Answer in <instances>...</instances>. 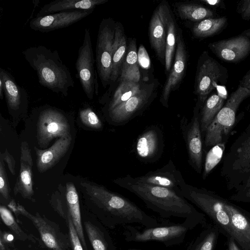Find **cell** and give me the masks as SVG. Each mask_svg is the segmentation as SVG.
<instances>
[{"label":"cell","mask_w":250,"mask_h":250,"mask_svg":"<svg viewBox=\"0 0 250 250\" xmlns=\"http://www.w3.org/2000/svg\"><path fill=\"white\" fill-rule=\"evenodd\" d=\"M235 158L233 165L234 169L242 173H246L250 167V136L236 150Z\"/></svg>","instance_id":"34"},{"label":"cell","mask_w":250,"mask_h":250,"mask_svg":"<svg viewBox=\"0 0 250 250\" xmlns=\"http://www.w3.org/2000/svg\"><path fill=\"white\" fill-rule=\"evenodd\" d=\"M250 96V90L239 86L224 104L206 131L205 145L206 147L223 143L232 127L235 120L236 112L240 104Z\"/></svg>","instance_id":"5"},{"label":"cell","mask_w":250,"mask_h":250,"mask_svg":"<svg viewBox=\"0 0 250 250\" xmlns=\"http://www.w3.org/2000/svg\"><path fill=\"white\" fill-rule=\"evenodd\" d=\"M196 222L185 220L182 223L159 224L155 227H145L140 230L137 228L125 225L123 235L128 242H147L157 241L166 247L182 244L188 233L195 226Z\"/></svg>","instance_id":"4"},{"label":"cell","mask_w":250,"mask_h":250,"mask_svg":"<svg viewBox=\"0 0 250 250\" xmlns=\"http://www.w3.org/2000/svg\"><path fill=\"white\" fill-rule=\"evenodd\" d=\"M134 178L139 182L169 188L180 193L186 184L181 172L171 159L161 168Z\"/></svg>","instance_id":"14"},{"label":"cell","mask_w":250,"mask_h":250,"mask_svg":"<svg viewBox=\"0 0 250 250\" xmlns=\"http://www.w3.org/2000/svg\"><path fill=\"white\" fill-rule=\"evenodd\" d=\"M182 128L188 149L189 163L197 172L200 173L202 168L203 146L197 108H195L191 121L187 125L185 122H183Z\"/></svg>","instance_id":"15"},{"label":"cell","mask_w":250,"mask_h":250,"mask_svg":"<svg viewBox=\"0 0 250 250\" xmlns=\"http://www.w3.org/2000/svg\"><path fill=\"white\" fill-rule=\"evenodd\" d=\"M171 14L168 4L162 2L156 8L149 26L150 43L159 61H165V50L169 18Z\"/></svg>","instance_id":"12"},{"label":"cell","mask_w":250,"mask_h":250,"mask_svg":"<svg viewBox=\"0 0 250 250\" xmlns=\"http://www.w3.org/2000/svg\"><path fill=\"white\" fill-rule=\"evenodd\" d=\"M216 240V233L210 231L192 242L187 250H212Z\"/></svg>","instance_id":"36"},{"label":"cell","mask_w":250,"mask_h":250,"mask_svg":"<svg viewBox=\"0 0 250 250\" xmlns=\"http://www.w3.org/2000/svg\"><path fill=\"white\" fill-rule=\"evenodd\" d=\"M120 82L109 104L108 112L139 92L143 85L140 83L129 81Z\"/></svg>","instance_id":"30"},{"label":"cell","mask_w":250,"mask_h":250,"mask_svg":"<svg viewBox=\"0 0 250 250\" xmlns=\"http://www.w3.org/2000/svg\"><path fill=\"white\" fill-rule=\"evenodd\" d=\"M0 214L3 223L18 239L21 241H29L34 243L40 242L38 238L32 234L27 233L21 228L11 212L5 206H0Z\"/></svg>","instance_id":"32"},{"label":"cell","mask_w":250,"mask_h":250,"mask_svg":"<svg viewBox=\"0 0 250 250\" xmlns=\"http://www.w3.org/2000/svg\"><path fill=\"white\" fill-rule=\"evenodd\" d=\"M225 150V143H221L213 146L207 153L204 164L203 178L206 179L222 158Z\"/></svg>","instance_id":"35"},{"label":"cell","mask_w":250,"mask_h":250,"mask_svg":"<svg viewBox=\"0 0 250 250\" xmlns=\"http://www.w3.org/2000/svg\"><path fill=\"white\" fill-rule=\"evenodd\" d=\"M0 76L4 82V95L8 109L12 112L24 109L28 101L26 90L17 83L10 72L2 68H0Z\"/></svg>","instance_id":"21"},{"label":"cell","mask_w":250,"mask_h":250,"mask_svg":"<svg viewBox=\"0 0 250 250\" xmlns=\"http://www.w3.org/2000/svg\"><path fill=\"white\" fill-rule=\"evenodd\" d=\"M8 206L15 213L30 220L39 232L44 244L51 250H68L71 247L69 236L63 233L55 222L42 216L38 212L33 214L23 206L11 201Z\"/></svg>","instance_id":"7"},{"label":"cell","mask_w":250,"mask_h":250,"mask_svg":"<svg viewBox=\"0 0 250 250\" xmlns=\"http://www.w3.org/2000/svg\"><path fill=\"white\" fill-rule=\"evenodd\" d=\"M240 11L242 17L245 20L250 19V0H245L242 2Z\"/></svg>","instance_id":"44"},{"label":"cell","mask_w":250,"mask_h":250,"mask_svg":"<svg viewBox=\"0 0 250 250\" xmlns=\"http://www.w3.org/2000/svg\"><path fill=\"white\" fill-rule=\"evenodd\" d=\"M107 1L108 0H55L41 7L36 17L62 11L94 9L97 6Z\"/></svg>","instance_id":"23"},{"label":"cell","mask_w":250,"mask_h":250,"mask_svg":"<svg viewBox=\"0 0 250 250\" xmlns=\"http://www.w3.org/2000/svg\"><path fill=\"white\" fill-rule=\"evenodd\" d=\"M1 155L4 161L7 164L10 172L13 175H15L16 162L13 156L9 153L7 149H6L4 154L1 153Z\"/></svg>","instance_id":"43"},{"label":"cell","mask_w":250,"mask_h":250,"mask_svg":"<svg viewBox=\"0 0 250 250\" xmlns=\"http://www.w3.org/2000/svg\"><path fill=\"white\" fill-rule=\"evenodd\" d=\"M94 10L66 11L36 17L30 20L29 25L31 29L36 31L50 32L67 27L88 16Z\"/></svg>","instance_id":"13"},{"label":"cell","mask_w":250,"mask_h":250,"mask_svg":"<svg viewBox=\"0 0 250 250\" xmlns=\"http://www.w3.org/2000/svg\"><path fill=\"white\" fill-rule=\"evenodd\" d=\"M127 48L126 37L123 26L120 23L116 22L112 48V72L110 83H114L120 74L121 68L126 55Z\"/></svg>","instance_id":"24"},{"label":"cell","mask_w":250,"mask_h":250,"mask_svg":"<svg viewBox=\"0 0 250 250\" xmlns=\"http://www.w3.org/2000/svg\"><path fill=\"white\" fill-rule=\"evenodd\" d=\"M157 84L153 82L143 85L140 91L109 111L111 121L123 125L148 105L155 97Z\"/></svg>","instance_id":"11"},{"label":"cell","mask_w":250,"mask_h":250,"mask_svg":"<svg viewBox=\"0 0 250 250\" xmlns=\"http://www.w3.org/2000/svg\"><path fill=\"white\" fill-rule=\"evenodd\" d=\"M227 21L225 17L204 19L193 26V34L195 37L200 38L211 36L220 31Z\"/></svg>","instance_id":"31"},{"label":"cell","mask_w":250,"mask_h":250,"mask_svg":"<svg viewBox=\"0 0 250 250\" xmlns=\"http://www.w3.org/2000/svg\"><path fill=\"white\" fill-rule=\"evenodd\" d=\"M248 193V194H247L248 196H250V190H249V191L248 192V193Z\"/></svg>","instance_id":"51"},{"label":"cell","mask_w":250,"mask_h":250,"mask_svg":"<svg viewBox=\"0 0 250 250\" xmlns=\"http://www.w3.org/2000/svg\"><path fill=\"white\" fill-rule=\"evenodd\" d=\"M79 115L82 123L86 126L94 129L102 128V123L100 119L90 107L81 109Z\"/></svg>","instance_id":"37"},{"label":"cell","mask_w":250,"mask_h":250,"mask_svg":"<svg viewBox=\"0 0 250 250\" xmlns=\"http://www.w3.org/2000/svg\"><path fill=\"white\" fill-rule=\"evenodd\" d=\"M176 10L181 19L192 21H201L211 18L213 16V12L209 9L193 3L177 4Z\"/></svg>","instance_id":"29"},{"label":"cell","mask_w":250,"mask_h":250,"mask_svg":"<svg viewBox=\"0 0 250 250\" xmlns=\"http://www.w3.org/2000/svg\"><path fill=\"white\" fill-rule=\"evenodd\" d=\"M246 186L247 187H250V177L249 178V179H248V180L247 181Z\"/></svg>","instance_id":"49"},{"label":"cell","mask_w":250,"mask_h":250,"mask_svg":"<svg viewBox=\"0 0 250 250\" xmlns=\"http://www.w3.org/2000/svg\"><path fill=\"white\" fill-rule=\"evenodd\" d=\"M239 86L250 90V71H249L243 78Z\"/></svg>","instance_id":"45"},{"label":"cell","mask_w":250,"mask_h":250,"mask_svg":"<svg viewBox=\"0 0 250 250\" xmlns=\"http://www.w3.org/2000/svg\"><path fill=\"white\" fill-rule=\"evenodd\" d=\"M141 74L139 70V64L122 69L120 74V82L129 81L139 83Z\"/></svg>","instance_id":"40"},{"label":"cell","mask_w":250,"mask_h":250,"mask_svg":"<svg viewBox=\"0 0 250 250\" xmlns=\"http://www.w3.org/2000/svg\"><path fill=\"white\" fill-rule=\"evenodd\" d=\"M141 250V249H128V250Z\"/></svg>","instance_id":"50"},{"label":"cell","mask_w":250,"mask_h":250,"mask_svg":"<svg viewBox=\"0 0 250 250\" xmlns=\"http://www.w3.org/2000/svg\"><path fill=\"white\" fill-rule=\"evenodd\" d=\"M115 22L110 19H104L99 25L95 61L98 75L103 86L109 83L112 72V55Z\"/></svg>","instance_id":"8"},{"label":"cell","mask_w":250,"mask_h":250,"mask_svg":"<svg viewBox=\"0 0 250 250\" xmlns=\"http://www.w3.org/2000/svg\"><path fill=\"white\" fill-rule=\"evenodd\" d=\"M230 239L229 243V250H240L237 246L235 243L233 239Z\"/></svg>","instance_id":"47"},{"label":"cell","mask_w":250,"mask_h":250,"mask_svg":"<svg viewBox=\"0 0 250 250\" xmlns=\"http://www.w3.org/2000/svg\"><path fill=\"white\" fill-rule=\"evenodd\" d=\"M187 65V53L184 42L180 35L177 37V44L173 65L164 85L160 97V102L166 107H168L171 92L181 81Z\"/></svg>","instance_id":"17"},{"label":"cell","mask_w":250,"mask_h":250,"mask_svg":"<svg viewBox=\"0 0 250 250\" xmlns=\"http://www.w3.org/2000/svg\"><path fill=\"white\" fill-rule=\"evenodd\" d=\"M162 135L157 127H149L138 138L135 152L143 160L150 161L156 157L162 149Z\"/></svg>","instance_id":"22"},{"label":"cell","mask_w":250,"mask_h":250,"mask_svg":"<svg viewBox=\"0 0 250 250\" xmlns=\"http://www.w3.org/2000/svg\"><path fill=\"white\" fill-rule=\"evenodd\" d=\"M225 208L229 216L235 239L240 242L250 243V221L232 205L225 202Z\"/></svg>","instance_id":"26"},{"label":"cell","mask_w":250,"mask_h":250,"mask_svg":"<svg viewBox=\"0 0 250 250\" xmlns=\"http://www.w3.org/2000/svg\"><path fill=\"white\" fill-rule=\"evenodd\" d=\"M0 193L5 200L7 201L9 200V185L5 171L4 160L1 155L0 162Z\"/></svg>","instance_id":"41"},{"label":"cell","mask_w":250,"mask_h":250,"mask_svg":"<svg viewBox=\"0 0 250 250\" xmlns=\"http://www.w3.org/2000/svg\"><path fill=\"white\" fill-rule=\"evenodd\" d=\"M81 185L92 203L93 213L107 228L114 229L119 225L134 223L145 227L159 224L155 218L123 195L100 185L87 182H83Z\"/></svg>","instance_id":"1"},{"label":"cell","mask_w":250,"mask_h":250,"mask_svg":"<svg viewBox=\"0 0 250 250\" xmlns=\"http://www.w3.org/2000/svg\"><path fill=\"white\" fill-rule=\"evenodd\" d=\"M176 31L174 19L171 14L168 22L167 33L165 50V70L168 72L171 70L172 60L176 47Z\"/></svg>","instance_id":"33"},{"label":"cell","mask_w":250,"mask_h":250,"mask_svg":"<svg viewBox=\"0 0 250 250\" xmlns=\"http://www.w3.org/2000/svg\"><path fill=\"white\" fill-rule=\"evenodd\" d=\"M4 82L2 78L0 76V99L2 100L4 97Z\"/></svg>","instance_id":"46"},{"label":"cell","mask_w":250,"mask_h":250,"mask_svg":"<svg viewBox=\"0 0 250 250\" xmlns=\"http://www.w3.org/2000/svg\"><path fill=\"white\" fill-rule=\"evenodd\" d=\"M138 64L144 69H148L150 68L151 62L150 58L146 49L143 45H141L137 52Z\"/></svg>","instance_id":"42"},{"label":"cell","mask_w":250,"mask_h":250,"mask_svg":"<svg viewBox=\"0 0 250 250\" xmlns=\"http://www.w3.org/2000/svg\"><path fill=\"white\" fill-rule=\"evenodd\" d=\"M211 95L205 101L199 119L202 132H206L207 128L211 123L219 111L224 105L227 93Z\"/></svg>","instance_id":"27"},{"label":"cell","mask_w":250,"mask_h":250,"mask_svg":"<svg viewBox=\"0 0 250 250\" xmlns=\"http://www.w3.org/2000/svg\"><path fill=\"white\" fill-rule=\"evenodd\" d=\"M66 210L70 216L84 250H88L82 226L79 199L76 188L71 183L66 184Z\"/></svg>","instance_id":"25"},{"label":"cell","mask_w":250,"mask_h":250,"mask_svg":"<svg viewBox=\"0 0 250 250\" xmlns=\"http://www.w3.org/2000/svg\"><path fill=\"white\" fill-rule=\"evenodd\" d=\"M25 60L36 72L38 82L50 90L68 95L74 82L68 67L62 61L57 50L42 45L29 47L22 52Z\"/></svg>","instance_id":"3"},{"label":"cell","mask_w":250,"mask_h":250,"mask_svg":"<svg viewBox=\"0 0 250 250\" xmlns=\"http://www.w3.org/2000/svg\"><path fill=\"white\" fill-rule=\"evenodd\" d=\"M95 62L90 32L88 28H85L83 43L78 50L75 67L83 89L87 98L90 100L94 98L95 94H97L98 90L94 67Z\"/></svg>","instance_id":"9"},{"label":"cell","mask_w":250,"mask_h":250,"mask_svg":"<svg viewBox=\"0 0 250 250\" xmlns=\"http://www.w3.org/2000/svg\"><path fill=\"white\" fill-rule=\"evenodd\" d=\"M250 173V168L248 169V170H247V171L246 173Z\"/></svg>","instance_id":"52"},{"label":"cell","mask_w":250,"mask_h":250,"mask_svg":"<svg viewBox=\"0 0 250 250\" xmlns=\"http://www.w3.org/2000/svg\"><path fill=\"white\" fill-rule=\"evenodd\" d=\"M181 194L219 224L232 238H235L229 216L225 208V202L205 189L187 183L182 188Z\"/></svg>","instance_id":"6"},{"label":"cell","mask_w":250,"mask_h":250,"mask_svg":"<svg viewBox=\"0 0 250 250\" xmlns=\"http://www.w3.org/2000/svg\"><path fill=\"white\" fill-rule=\"evenodd\" d=\"M72 142L71 134L60 138L49 148L39 149L34 147L38 171L43 173L53 167L67 152Z\"/></svg>","instance_id":"20"},{"label":"cell","mask_w":250,"mask_h":250,"mask_svg":"<svg viewBox=\"0 0 250 250\" xmlns=\"http://www.w3.org/2000/svg\"><path fill=\"white\" fill-rule=\"evenodd\" d=\"M70 134L68 121L61 111L49 106L41 111L37 132V142L40 146L45 147L54 138H61Z\"/></svg>","instance_id":"10"},{"label":"cell","mask_w":250,"mask_h":250,"mask_svg":"<svg viewBox=\"0 0 250 250\" xmlns=\"http://www.w3.org/2000/svg\"><path fill=\"white\" fill-rule=\"evenodd\" d=\"M203 1L206 2L210 5H215L217 2H219V1L217 0H203Z\"/></svg>","instance_id":"48"},{"label":"cell","mask_w":250,"mask_h":250,"mask_svg":"<svg viewBox=\"0 0 250 250\" xmlns=\"http://www.w3.org/2000/svg\"><path fill=\"white\" fill-rule=\"evenodd\" d=\"M20 170L14 188L16 195L20 193L25 199L32 200L34 195L32 181L33 160L28 144L24 141L21 148Z\"/></svg>","instance_id":"19"},{"label":"cell","mask_w":250,"mask_h":250,"mask_svg":"<svg viewBox=\"0 0 250 250\" xmlns=\"http://www.w3.org/2000/svg\"><path fill=\"white\" fill-rule=\"evenodd\" d=\"M137 63H138V62L136 42L135 39H134L129 43L126 55L123 63L121 70L134 65Z\"/></svg>","instance_id":"39"},{"label":"cell","mask_w":250,"mask_h":250,"mask_svg":"<svg viewBox=\"0 0 250 250\" xmlns=\"http://www.w3.org/2000/svg\"><path fill=\"white\" fill-rule=\"evenodd\" d=\"M65 221L68 228L69 236L71 243V247L72 250H84L71 218L67 212L66 218Z\"/></svg>","instance_id":"38"},{"label":"cell","mask_w":250,"mask_h":250,"mask_svg":"<svg viewBox=\"0 0 250 250\" xmlns=\"http://www.w3.org/2000/svg\"><path fill=\"white\" fill-rule=\"evenodd\" d=\"M84 227L93 250H116L106 231L90 221H84Z\"/></svg>","instance_id":"28"},{"label":"cell","mask_w":250,"mask_h":250,"mask_svg":"<svg viewBox=\"0 0 250 250\" xmlns=\"http://www.w3.org/2000/svg\"><path fill=\"white\" fill-rule=\"evenodd\" d=\"M221 75L219 65L212 58H207L201 63L195 85L196 93L201 102L204 103L208 94L217 86Z\"/></svg>","instance_id":"18"},{"label":"cell","mask_w":250,"mask_h":250,"mask_svg":"<svg viewBox=\"0 0 250 250\" xmlns=\"http://www.w3.org/2000/svg\"><path fill=\"white\" fill-rule=\"evenodd\" d=\"M119 187L133 193L146 207L163 218H181L197 223L200 215L181 193L172 189L139 182L127 175L114 181Z\"/></svg>","instance_id":"2"},{"label":"cell","mask_w":250,"mask_h":250,"mask_svg":"<svg viewBox=\"0 0 250 250\" xmlns=\"http://www.w3.org/2000/svg\"><path fill=\"white\" fill-rule=\"evenodd\" d=\"M209 48L221 59L229 62H236L250 53V39L241 35L214 42L210 44Z\"/></svg>","instance_id":"16"}]
</instances>
